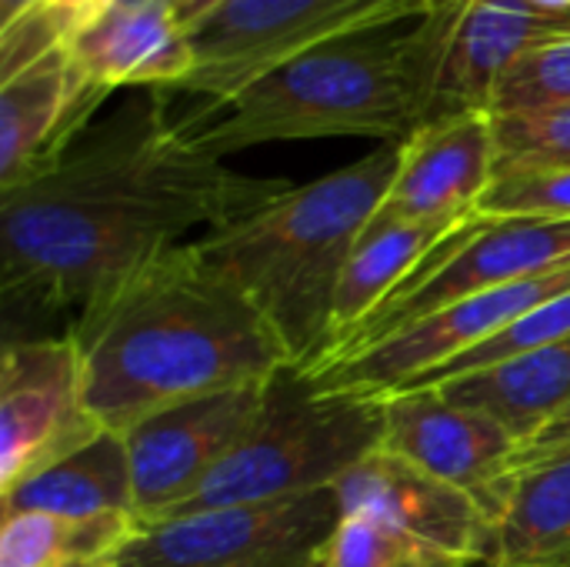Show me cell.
Returning <instances> with one entry per match:
<instances>
[{
    "label": "cell",
    "instance_id": "603a6c76",
    "mask_svg": "<svg viewBox=\"0 0 570 567\" xmlns=\"http://www.w3.org/2000/svg\"><path fill=\"white\" fill-rule=\"evenodd\" d=\"M474 214L488 221H511V217L570 221V167H551V164L498 167Z\"/></svg>",
    "mask_w": 570,
    "mask_h": 567
},
{
    "label": "cell",
    "instance_id": "f546056e",
    "mask_svg": "<svg viewBox=\"0 0 570 567\" xmlns=\"http://www.w3.org/2000/svg\"><path fill=\"white\" fill-rule=\"evenodd\" d=\"M160 3H174V0H100L104 10H144V7H160Z\"/></svg>",
    "mask_w": 570,
    "mask_h": 567
},
{
    "label": "cell",
    "instance_id": "2e32d148",
    "mask_svg": "<svg viewBox=\"0 0 570 567\" xmlns=\"http://www.w3.org/2000/svg\"><path fill=\"white\" fill-rule=\"evenodd\" d=\"M67 50L80 77L107 97L120 87H160L174 94L197 63L174 3L104 10L70 37Z\"/></svg>",
    "mask_w": 570,
    "mask_h": 567
},
{
    "label": "cell",
    "instance_id": "ffe728a7",
    "mask_svg": "<svg viewBox=\"0 0 570 567\" xmlns=\"http://www.w3.org/2000/svg\"><path fill=\"white\" fill-rule=\"evenodd\" d=\"M7 511H43L60 518L134 515V475L124 434L100 431L94 441L37 471L0 498ZM137 518V515H134Z\"/></svg>",
    "mask_w": 570,
    "mask_h": 567
},
{
    "label": "cell",
    "instance_id": "cb8c5ba5",
    "mask_svg": "<svg viewBox=\"0 0 570 567\" xmlns=\"http://www.w3.org/2000/svg\"><path fill=\"white\" fill-rule=\"evenodd\" d=\"M570 338V291L541 304L538 311H531L528 317H521L514 328H508L504 334H498L494 341L441 364L438 371L411 381L407 388H434V384H448L454 378H464L471 371H481V368H491L498 361H508L514 354H524V351H534V348H544V344H554V341H568ZM401 388V391H407Z\"/></svg>",
    "mask_w": 570,
    "mask_h": 567
},
{
    "label": "cell",
    "instance_id": "83f0119b",
    "mask_svg": "<svg viewBox=\"0 0 570 567\" xmlns=\"http://www.w3.org/2000/svg\"><path fill=\"white\" fill-rule=\"evenodd\" d=\"M224 3H230V0H174V13H177V20L190 30L194 23H200L207 13L220 10Z\"/></svg>",
    "mask_w": 570,
    "mask_h": 567
},
{
    "label": "cell",
    "instance_id": "484cf974",
    "mask_svg": "<svg viewBox=\"0 0 570 567\" xmlns=\"http://www.w3.org/2000/svg\"><path fill=\"white\" fill-rule=\"evenodd\" d=\"M570 104V37L524 53L498 84L491 114Z\"/></svg>",
    "mask_w": 570,
    "mask_h": 567
},
{
    "label": "cell",
    "instance_id": "7402d4cb",
    "mask_svg": "<svg viewBox=\"0 0 570 567\" xmlns=\"http://www.w3.org/2000/svg\"><path fill=\"white\" fill-rule=\"evenodd\" d=\"M321 567H471L364 515H341Z\"/></svg>",
    "mask_w": 570,
    "mask_h": 567
},
{
    "label": "cell",
    "instance_id": "d6986e66",
    "mask_svg": "<svg viewBox=\"0 0 570 567\" xmlns=\"http://www.w3.org/2000/svg\"><path fill=\"white\" fill-rule=\"evenodd\" d=\"M488 567H570V451L511 475Z\"/></svg>",
    "mask_w": 570,
    "mask_h": 567
},
{
    "label": "cell",
    "instance_id": "7a4b0ae2",
    "mask_svg": "<svg viewBox=\"0 0 570 567\" xmlns=\"http://www.w3.org/2000/svg\"><path fill=\"white\" fill-rule=\"evenodd\" d=\"M80 348L87 414L114 434L144 418L294 368L254 301L187 241L144 264L67 328Z\"/></svg>",
    "mask_w": 570,
    "mask_h": 567
},
{
    "label": "cell",
    "instance_id": "4dcf8cb0",
    "mask_svg": "<svg viewBox=\"0 0 570 567\" xmlns=\"http://www.w3.org/2000/svg\"><path fill=\"white\" fill-rule=\"evenodd\" d=\"M538 3H548V7H570V0H538Z\"/></svg>",
    "mask_w": 570,
    "mask_h": 567
},
{
    "label": "cell",
    "instance_id": "4316f807",
    "mask_svg": "<svg viewBox=\"0 0 570 567\" xmlns=\"http://www.w3.org/2000/svg\"><path fill=\"white\" fill-rule=\"evenodd\" d=\"M570 451V404L541 431V434H534L531 441H524L521 448H518V454H514V465H511V475L514 471H521V468H531V465H538V461H548V458H554V454H564Z\"/></svg>",
    "mask_w": 570,
    "mask_h": 567
},
{
    "label": "cell",
    "instance_id": "ba28073f",
    "mask_svg": "<svg viewBox=\"0 0 570 567\" xmlns=\"http://www.w3.org/2000/svg\"><path fill=\"white\" fill-rule=\"evenodd\" d=\"M341 521L334 488L137 525L117 567H321Z\"/></svg>",
    "mask_w": 570,
    "mask_h": 567
},
{
    "label": "cell",
    "instance_id": "6da1fadb",
    "mask_svg": "<svg viewBox=\"0 0 570 567\" xmlns=\"http://www.w3.org/2000/svg\"><path fill=\"white\" fill-rule=\"evenodd\" d=\"M144 87L30 180L0 190V294L23 314L83 311L114 284L291 190L197 150Z\"/></svg>",
    "mask_w": 570,
    "mask_h": 567
},
{
    "label": "cell",
    "instance_id": "5bb4252c",
    "mask_svg": "<svg viewBox=\"0 0 570 567\" xmlns=\"http://www.w3.org/2000/svg\"><path fill=\"white\" fill-rule=\"evenodd\" d=\"M570 37V7L538 0H461L434 87V117L494 107L498 84L531 50Z\"/></svg>",
    "mask_w": 570,
    "mask_h": 567
},
{
    "label": "cell",
    "instance_id": "ac0fdd59",
    "mask_svg": "<svg viewBox=\"0 0 570 567\" xmlns=\"http://www.w3.org/2000/svg\"><path fill=\"white\" fill-rule=\"evenodd\" d=\"M464 221H377L357 237L334 294V344L354 334ZM327 351V354H331Z\"/></svg>",
    "mask_w": 570,
    "mask_h": 567
},
{
    "label": "cell",
    "instance_id": "8fae6325",
    "mask_svg": "<svg viewBox=\"0 0 570 567\" xmlns=\"http://www.w3.org/2000/svg\"><path fill=\"white\" fill-rule=\"evenodd\" d=\"M381 401V451L471 495L494 525L508 498L511 465L521 448L518 438L494 418L454 404L434 388H407Z\"/></svg>",
    "mask_w": 570,
    "mask_h": 567
},
{
    "label": "cell",
    "instance_id": "f1b7e54d",
    "mask_svg": "<svg viewBox=\"0 0 570 567\" xmlns=\"http://www.w3.org/2000/svg\"><path fill=\"white\" fill-rule=\"evenodd\" d=\"M37 3H43V0H0V30L3 27H10L13 20H20L27 10H33Z\"/></svg>",
    "mask_w": 570,
    "mask_h": 567
},
{
    "label": "cell",
    "instance_id": "277c9868",
    "mask_svg": "<svg viewBox=\"0 0 570 567\" xmlns=\"http://www.w3.org/2000/svg\"><path fill=\"white\" fill-rule=\"evenodd\" d=\"M397 160L401 144H381L361 160L294 184L254 214L197 237L207 264L254 301L301 371H314L334 344L331 317L341 271L387 197Z\"/></svg>",
    "mask_w": 570,
    "mask_h": 567
},
{
    "label": "cell",
    "instance_id": "8992f818",
    "mask_svg": "<svg viewBox=\"0 0 570 567\" xmlns=\"http://www.w3.org/2000/svg\"><path fill=\"white\" fill-rule=\"evenodd\" d=\"M441 3L448 0H230L187 30L197 63L174 94L200 100L190 117L210 114L311 47L391 30Z\"/></svg>",
    "mask_w": 570,
    "mask_h": 567
},
{
    "label": "cell",
    "instance_id": "9a60e30c",
    "mask_svg": "<svg viewBox=\"0 0 570 567\" xmlns=\"http://www.w3.org/2000/svg\"><path fill=\"white\" fill-rule=\"evenodd\" d=\"M104 100L107 94L80 77L67 47L0 80V190L50 167Z\"/></svg>",
    "mask_w": 570,
    "mask_h": 567
},
{
    "label": "cell",
    "instance_id": "7c38bea8",
    "mask_svg": "<svg viewBox=\"0 0 570 567\" xmlns=\"http://www.w3.org/2000/svg\"><path fill=\"white\" fill-rule=\"evenodd\" d=\"M334 495L341 515L374 518L464 565H488L491 518L484 508L381 448L354 465L334 485Z\"/></svg>",
    "mask_w": 570,
    "mask_h": 567
},
{
    "label": "cell",
    "instance_id": "52a82bcc",
    "mask_svg": "<svg viewBox=\"0 0 570 567\" xmlns=\"http://www.w3.org/2000/svg\"><path fill=\"white\" fill-rule=\"evenodd\" d=\"M568 267L570 221H488L474 214L317 368L341 361L468 294L548 277Z\"/></svg>",
    "mask_w": 570,
    "mask_h": 567
},
{
    "label": "cell",
    "instance_id": "d4e9b609",
    "mask_svg": "<svg viewBox=\"0 0 570 567\" xmlns=\"http://www.w3.org/2000/svg\"><path fill=\"white\" fill-rule=\"evenodd\" d=\"M498 167L551 164L570 167V104L494 114Z\"/></svg>",
    "mask_w": 570,
    "mask_h": 567
},
{
    "label": "cell",
    "instance_id": "e0dca14e",
    "mask_svg": "<svg viewBox=\"0 0 570 567\" xmlns=\"http://www.w3.org/2000/svg\"><path fill=\"white\" fill-rule=\"evenodd\" d=\"M434 391L494 418L524 444L570 404V338L434 384Z\"/></svg>",
    "mask_w": 570,
    "mask_h": 567
},
{
    "label": "cell",
    "instance_id": "5b68a950",
    "mask_svg": "<svg viewBox=\"0 0 570 567\" xmlns=\"http://www.w3.org/2000/svg\"><path fill=\"white\" fill-rule=\"evenodd\" d=\"M381 398L321 391L307 371L284 368L267 381L247 434L167 518L234 505H267L334 488L354 465L381 448Z\"/></svg>",
    "mask_w": 570,
    "mask_h": 567
},
{
    "label": "cell",
    "instance_id": "30bf717a",
    "mask_svg": "<svg viewBox=\"0 0 570 567\" xmlns=\"http://www.w3.org/2000/svg\"><path fill=\"white\" fill-rule=\"evenodd\" d=\"M267 384L204 394L144 418L124 434L137 525L164 521L234 451L254 424Z\"/></svg>",
    "mask_w": 570,
    "mask_h": 567
},
{
    "label": "cell",
    "instance_id": "3957f363",
    "mask_svg": "<svg viewBox=\"0 0 570 567\" xmlns=\"http://www.w3.org/2000/svg\"><path fill=\"white\" fill-rule=\"evenodd\" d=\"M458 7L461 0H448L404 30L311 47L240 87L217 110L180 120V130L217 160L284 140L377 137L401 144L431 120Z\"/></svg>",
    "mask_w": 570,
    "mask_h": 567
},
{
    "label": "cell",
    "instance_id": "44dd1931",
    "mask_svg": "<svg viewBox=\"0 0 570 567\" xmlns=\"http://www.w3.org/2000/svg\"><path fill=\"white\" fill-rule=\"evenodd\" d=\"M134 535V515L60 518L7 511L0 528V567H117Z\"/></svg>",
    "mask_w": 570,
    "mask_h": 567
},
{
    "label": "cell",
    "instance_id": "4fadbf2b",
    "mask_svg": "<svg viewBox=\"0 0 570 567\" xmlns=\"http://www.w3.org/2000/svg\"><path fill=\"white\" fill-rule=\"evenodd\" d=\"M498 170L494 114L464 110L421 124L401 140V160L377 221H464Z\"/></svg>",
    "mask_w": 570,
    "mask_h": 567
},
{
    "label": "cell",
    "instance_id": "9c48e42d",
    "mask_svg": "<svg viewBox=\"0 0 570 567\" xmlns=\"http://www.w3.org/2000/svg\"><path fill=\"white\" fill-rule=\"evenodd\" d=\"M100 431L83 404L80 348L70 331L7 341L0 364V498Z\"/></svg>",
    "mask_w": 570,
    "mask_h": 567
}]
</instances>
